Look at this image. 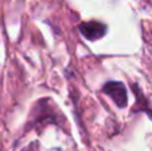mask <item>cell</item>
<instances>
[{"instance_id":"2","label":"cell","mask_w":152,"mask_h":151,"mask_svg":"<svg viewBox=\"0 0 152 151\" xmlns=\"http://www.w3.org/2000/svg\"><path fill=\"white\" fill-rule=\"evenodd\" d=\"M80 32L88 40H97L105 34L107 27L99 21H88V23L80 24Z\"/></svg>"},{"instance_id":"1","label":"cell","mask_w":152,"mask_h":151,"mask_svg":"<svg viewBox=\"0 0 152 151\" xmlns=\"http://www.w3.org/2000/svg\"><path fill=\"white\" fill-rule=\"evenodd\" d=\"M103 91L108 96L112 98V100L118 104L119 107L127 106V90L123 83L120 82H108L103 87Z\"/></svg>"}]
</instances>
